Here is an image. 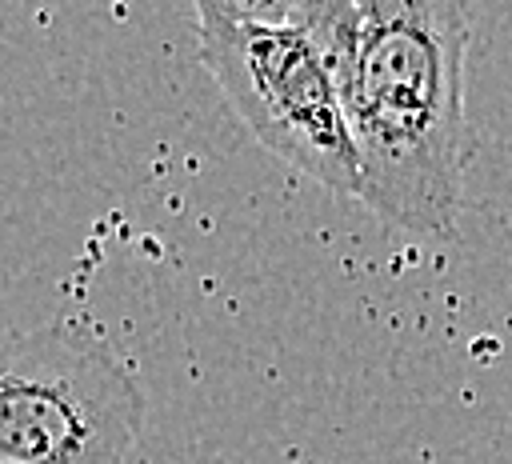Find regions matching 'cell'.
<instances>
[{
    "instance_id": "1",
    "label": "cell",
    "mask_w": 512,
    "mask_h": 464,
    "mask_svg": "<svg viewBox=\"0 0 512 464\" xmlns=\"http://www.w3.org/2000/svg\"><path fill=\"white\" fill-rule=\"evenodd\" d=\"M288 16L336 84L356 200L396 232L452 240L480 148L464 112V4L292 0Z\"/></svg>"
},
{
    "instance_id": "2",
    "label": "cell",
    "mask_w": 512,
    "mask_h": 464,
    "mask_svg": "<svg viewBox=\"0 0 512 464\" xmlns=\"http://www.w3.org/2000/svg\"><path fill=\"white\" fill-rule=\"evenodd\" d=\"M200 64L244 120V128L280 160L336 196H356L352 148L336 84L292 24L288 4H196Z\"/></svg>"
},
{
    "instance_id": "3",
    "label": "cell",
    "mask_w": 512,
    "mask_h": 464,
    "mask_svg": "<svg viewBox=\"0 0 512 464\" xmlns=\"http://www.w3.org/2000/svg\"><path fill=\"white\" fill-rule=\"evenodd\" d=\"M140 428L144 392L96 332L0 328V464H124Z\"/></svg>"
}]
</instances>
